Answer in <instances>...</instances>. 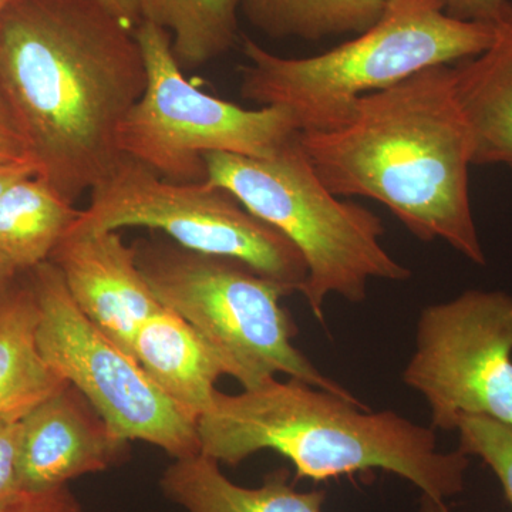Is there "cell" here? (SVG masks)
I'll list each match as a JSON object with an SVG mask.
<instances>
[{"label":"cell","mask_w":512,"mask_h":512,"mask_svg":"<svg viewBox=\"0 0 512 512\" xmlns=\"http://www.w3.org/2000/svg\"><path fill=\"white\" fill-rule=\"evenodd\" d=\"M94 2L130 32H136L140 26L141 16L137 0H94Z\"/></svg>","instance_id":"25"},{"label":"cell","mask_w":512,"mask_h":512,"mask_svg":"<svg viewBox=\"0 0 512 512\" xmlns=\"http://www.w3.org/2000/svg\"><path fill=\"white\" fill-rule=\"evenodd\" d=\"M80 210L45 181L20 180L0 195V279L49 261Z\"/></svg>","instance_id":"17"},{"label":"cell","mask_w":512,"mask_h":512,"mask_svg":"<svg viewBox=\"0 0 512 512\" xmlns=\"http://www.w3.org/2000/svg\"><path fill=\"white\" fill-rule=\"evenodd\" d=\"M40 308V352L76 387L116 436L178 458L201 454L197 424L184 416L126 350L80 312L63 276L46 261L29 272Z\"/></svg>","instance_id":"9"},{"label":"cell","mask_w":512,"mask_h":512,"mask_svg":"<svg viewBox=\"0 0 512 512\" xmlns=\"http://www.w3.org/2000/svg\"><path fill=\"white\" fill-rule=\"evenodd\" d=\"M444 12L463 22L494 26L510 0H441Z\"/></svg>","instance_id":"24"},{"label":"cell","mask_w":512,"mask_h":512,"mask_svg":"<svg viewBox=\"0 0 512 512\" xmlns=\"http://www.w3.org/2000/svg\"><path fill=\"white\" fill-rule=\"evenodd\" d=\"M131 245L158 301L220 353L228 376L244 390L284 373L316 389L357 400L292 345L298 328L281 305V299L293 293L288 286L239 259L191 251L164 235Z\"/></svg>","instance_id":"6"},{"label":"cell","mask_w":512,"mask_h":512,"mask_svg":"<svg viewBox=\"0 0 512 512\" xmlns=\"http://www.w3.org/2000/svg\"><path fill=\"white\" fill-rule=\"evenodd\" d=\"M146 66V89L121 121L117 147L174 183L207 181L208 153L266 158L299 136L279 107L244 109L201 92L184 76L170 33L141 22L134 32Z\"/></svg>","instance_id":"7"},{"label":"cell","mask_w":512,"mask_h":512,"mask_svg":"<svg viewBox=\"0 0 512 512\" xmlns=\"http://www.w3.org/2000/svg\"><path fill=\"white\" fill-rule=\"evenodd\" d=\"M29 275L0 279V416L23 417L67 382L46 362Z\"/></svg>","instance_id":"15"},{"label":"cell","mask_w":512,"mask_h":512,"mask_svg":"<svg viewBox=\"0 0 512 512\" xmlns=\"http://www.w3.org/2000/svg\"><path fill=\"white\" fill-rule=\"evenodd\" d=\"M127 447L128 441L116 436L89 400L67 383L20 421V490L67 487L76 478L109 470L126 456Z\"/></svg>","instance_id":"12"},{"label":"cell","mask_w":512,"mask_h":512,"mask_svg":"<svg viewBox=\"0 0 512 512\" xmlns=\"http://www.w3.org/2000/svg\"><path fill=\"white\" fill-rule=\"evenodd\" d=\"M493 39L494 26L451 18L441 0H389L375 26L320 55L282 57L245 37L239 90L261 107L288 111L299 133L332 131L352 119L362 97L471 59Z\"/></svg>","instance_id":"4"},{"label":"cell","mask_w":512,"mask_h":512,"mask_svg":"<svg viewBox=\"0 0 512 512\" xmlns=\"http://www.w3.org/2000/svg\"><path fill=\"white\" fill-rule=\"evenodd\" d=\"M299 138L330 192L380 202L414 237L443 239L485 265L471 208L473 138L451 64L362 97L345 126Z\"/></svg>","instance_id":"2"},{"label":"cell","mask_w":512,"mask_h":512,"mask_svg":"<svg viewBox=\"0 0 512 512\" xmlns=\"http://www.w3.org/2000/svg\"><path fill=\"white\" fill-rule=\"evenodd\" d=\"M201 454L237 466L262 450L281 454L296 477L326 481L383 470L444 501L464 490L468 457L441 453L436 433L394 412L372 413L350 400L291 379L238 394L218 392L197 423Z\"/></svg>","instance_id":"3"},{"label":"cell","mask_w":512,"mask_h":512,"mask_svg":"<svg viewBox=\"0 0 512 512\" xmlns=\"http://www.w3.org/2000/svg\"><path fill=\"white\" fill-rule=\"evenodd\" d=\"M123 228L153 229L191 251L239 259L293 292L308 274L295 245L225 188L164 180L126 156L90 191L66 235Z\"/></svg>","instance_id":"8"},{"label":"cell","mask_w":512,"mask_h":512,"mask_svg":"<svg viewBox=\"0 0 512 512\" xmlns=\"http://www.w3.org/2000/svg\"><path fill=\"white\" fill-rule=\"evenodd\" d=\"M33 175H36V167L32 163H0V195L13 184Z\"/></svg>","instance_id":"26"},{"label":"cell","mask_w":512,"mask_h":512,"mask_svg":"<svg viewBox=\"0 0 512 512\" xmlns=\"http://www.w3.org/2000/svg\"><path fill=\"white\" fill-rule=\"evenodd\" d=\"M454 90L471 138L473 164L512 161V2L495 22L494 39L480 55L451 64Z\"/></svg>","instance_id":"14"},{"label":"cell","mask_w":512,"mask_h":512,"mask_svg":"<svg viewBox=\"0 0 512 512\" xmlns=\"http://www.w3.org/2000/svg\"><path fill=\"white\" fill-rule=\"evenodd\" d=\"M20 421L22 417L0 416V504L19 494Z\"/></svg>","instance_id":"21"},{"label":"cell","mask_w":512,"mask_h":512,"mask_svg":"<svg viewBox=\"0 0 512 512\" xmlns=\"http://www.w3.org/2000/svg\"><path fill=\"white\" fill-rule=\"evenodd\" d=\"M420 512H450L446 505H444V501L433 500V498L427 497V495H423L421 498V507Z\"/></svg>","instance_id":"27"},{"label":"cell","mask_w":512,"mask_h":512,"mask_svg":"<svg viewBox=\"0 0 512 512\" xmlns=\"http://www.w3.org/2000/svg\"><path fill=\"white\" fill-rule=\"evenodd\" d=\"M403 382L429 403L433 429L463 416L512 424V296L467 291L423 309Z\"/></svg>","instance_id":"10"},{"label":"cell","mask_w":512,"mask_h":512,"mask_svg":"<svg viewBox=\"0 0 512 512\" xmlns=\"http://www.w3.org/2000/svg\"><path fill=\"white\" fill-rule=\"evenodd\" d=\"M133 356L158 389L195 424L217 399L218 380L228 376L220 353L167 308L140 326Z\"/></svg>","instance_id":"13"},{"label":"cell","mask_w":512,"mask_h":512,"mask_svg":"<svg viewBox=\"0 0 512 512\" xmlns=\"http://www.w3.org/2000/svg\"><path fill=\"white\" fill-rule=\"evenodd\" d=\"M279 470L259 487L232 483L212 458L174 460L160 478L165 497L185 512H322L325 491H298Z\"/></svg>","instance_id":"16"},{"label":"cell","mask_w":512,"mask_h":512,"mask_svg":"<svg viewBox=\"0 0 512 512\" xmlns=\"http://www.w3.org/2000/svg\"><path fill=\"white\" fill-rule=\"evenodd\" d=\"M242 0H137L141 22L170 33L184 69H197L227 53L237 40Z\"/></svg>","instance_id":"18"},{"label":"cell","mask_w":512,"mask_h":512,"mask_svg":"<svg viewBox=\"0 0 512 512\" xmlns=\"http://www.w3.org/2000/svg\"><path fill=\"white\" fill-rule=\"evenodd\" d=\"M0 163H32L28 141L5 97L0 94ZM35 165V164H33Z\"/></svg>","instance_id":"23"},{"label":"cell","mask_w":512,"mask_h":512,"mask_svg":"<svg viewBox=\"0 0 512 512\" xmlns=\"http://www.w3.org/2000/svg\"><path fill=\"white\" fill-rule=\"evenodd\" d=\"M9 3H10V0H0V15H2L3 10L8 8Z\"/></svg>","instance_id":"28"},{"label":"cell","mask_w":512,"mask_h":512,"mask_svg":"<svg viewBox=\"0 0 512 512\" xmlns=\"http://www.w3.org/2000/svg\"><path fill=\"white\" fill-rule=\"evenodd\" d=\"M389 0H242L249 22L271 37L320 40L360 35L382 18Z\"/></svg>","instance_id":"19"},{"label":"cell","mask_w":512,"mask_h":512,"mask_svg":"<svg viewBox=\"0 0 512 512\" xmlns=\"http://www.w3.org/2000/svg\"><path fill=\"white\" fill-rule=\"evenodd\" d=\"M458 450L481 458L503 485L512 507V424L483 416H463L457 423Z\"/></svg>","instance_id":"20"},{"label":"cell","mask_w":512,"mask_h":512,"mask_svg":"<svg viewBox=\"0 0 512 512\" xmlns=\"http://www.w3.org/2000/svg\"><path fill=\"white\" fill-rule=\"evenodd\" d=\"M146 82L134 32L94 0H10L0 15V94L36 177L73 204L119 163V127Z\"/></svg>","instance_id":"1"},{"label":"cell","mask_w":512,"mask_h":512,"mask_svg":"<svg viewBox=\"0 0 512 512\" xmlns=\"http://www.w3.org/2000/svg\"><path fill=\"white\" fill-rule=\"evenodd\" d=\"M49 261L80 312L133 356L138 329L164 308L137 264L133 245L119 231L64 235Z\"/></svg>","instance_id":"11"},{"label":"cell","mask_w":512,"mask_h":512,"mask_svg":"<svg viewBox=\"0 0 512 512\" xmlns=\"http://www.w3.org/2000/svg\"><path fill=\"white\" fill-rule=\"evenodd\" d=\"M0 512H83V508L69 488L62 487L40 493L20 491L0 504Z\"/></svg>","instance_id":"22"},{"label":"cell","mask_w":512,"mask_h":512,"mask_svg":"<svg viewBox=\"0 0 512 512\" xmlns=\"http://www.w3.org/2000/svg\"><path fill=\"white\" fill-rule=\"evenodd\" d=\"M507 165H508V167H510V168H511V170H512V161H510V163H508Z\"/></svg>","instance_id":"29"},{"label":"cell","mask_w":512,"mask_h":512,"mask_svg":"<svg viewBox=\"0 0 512 512\" xmlns=\"http://www.w3.org/2000/svg\"><path fill=\"white\" fill-rule=\"evenodd\" d=\"M205 163L208 181L231 192L298 249L308 271L299 292L319 322L332 293L362 302L372 279L397 282L412 276L380 242L383 221L369 208L329 191L299 136L272 157L208 153Z\"/></svg>","instance_id":"5"}]
</instances>
